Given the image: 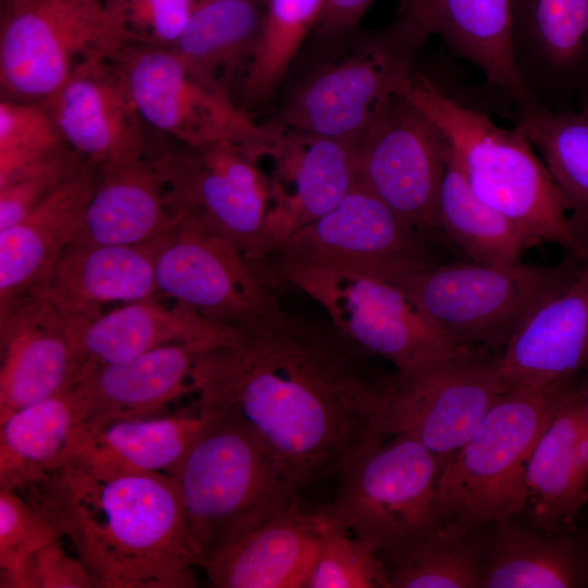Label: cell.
<instances>
[{
    "instance_id": "1",
    "label": "cell",
    "mask_w": 588,
    "mask_h": 588,
    "mask_svg": "<svg viewBox=\"0 0 588 588\" xmlns=\"http://www.w3.org/2000/svg\"><path fill=\"white\" fill-rule=\"evenodd\" d=\"M330 321L278 303L204 347L192 370L201 413H229L303 490L339 476L377 436L388 378Z\"/></svg>"
},
{
    "instance_id": "2",
    "label": "cell",
    "mask_w": 588,
    "mask_h": 588,
    "mask_svg": "<svg viewBox=\"0 0 588 588\" xmlns=\"http://www.w3.org/2000/svg\"><path fill=\"white\" fill-rule=\"evenodd\" d=\"M19 492L73 544L97 588H189L200 567L174 480L64 463Z\"/></svg>"
},
{
    "instance_id": "3",
    "label": "cell",
    "mask_w": 588,
    "mask_h": 588,
    "mask_svg": "<svg viewBox=\"0 0 588 588\" xmlns=\"http://www.w3.org/2000/svg\"><path fill=\"white\" fill-rule=\"evenodd\" d=\"M400 94L436 125L480 200L512 220L536 245L553 243L588 260V243L576 230L564 196L518 124L499 126L416 70Z\"/></svg>"
},
{
    "instance_id": "4",
    "label": "cell",
    "mask_w": 588,
    "mask_h": 588,
    "mask_svg": "<svg viewBox=\"0 0 588 588\" xmlns=\"http://www.w3.org/2000/svg\"><path fill=\"white\" fill-rule=\"evenodd\" d=\"M203 414L207 422L168 474L201 568L299 503L302 491L243 420L229 413Z\"/></svg>"
},
{
    "instance_id": "5",
    "label": "cell",
    "mask_w": 588,
    "mask_h": 588,
    "mask_svg": "<svg viewBox=\"0 0 588 588\" xmlns=\"http://www.w3.org/2000/svg\"><path fill=\"white\" fill-rule=\"evenodd\" d=\"M396 17L388 26L313 45L315 56L271 120L291 130L357 142L414 72L422 46Z\"/></svg>"
},
{
    "instance_id": "6",
    "label": "cell",
    "mask_w": 588,
    "mask_h": 588,
    "mask_svg": "<svg viewBox=\"0 0 588 588\" xmlns=\"http://www.w3.org/2000/svg\"><path fill=\"white\" fill-rule=\"evenodd\" d=\"M575 378L543 388H509L499 395L440 471L443 523L476 531L526 509L529 456Z\"/></svg>"
},
{
    "instance_id": "7",
    "label": "cell",
    "mask_w": 588,
    "mask_h": 588,
    "mask_svg": "<svg viewBox=\"0 0 588 588\" xmlns=\"http://www.w3.org/2000/svg\"><path fill=\"white\" fill-rule=\"evenodd\" d=\"M586 261L567 254L553 266L433 265L391 283L454 345L500 353L540 305L576 280Z\"/></svg>"
},
{
    "instance_id": "8",
    "label": "cell",
    "mask_w": 588,
    "mask_h": 588,
    "mask_svg": "<svg viewBox=\"0 0 588 588\" xmlns=\"http://www.w3.org/2000/svg\"><path fill=\"white\" fill-rule=\"evenodd\" d=\"M377 436L339 475L334 497L317 507L388 560L443 524L438 504L441 467L416 439Z\"/></svg>"
},
{
    "instance_id": "9",
    "label": "cell",
    "mask_w": 588,
    "mask_h": 588,
    "mask_svg": "<svg viewBox=\"0 0 588 588\" xmlns=\"http://www.w3.org/2000/svg\"><path fill=\"white\" fill-rule=\"evenodd\" d=\"M131 42L118 0H21L0 28L2 98L44 101L78 69Z\"/></svg>"
},
{
    "instance_id": "10",
    "label": "cell",
    "mask_w": 588,
    "mask_h": 588,
    "mask_svg": "<svg viewBox=\"0 0 588 588\" xmlns=\"http://www.w3.org/2000/svg\"><path fill=\"white\" fill-rule=\"evenodd\" d=\"M179 215L194 218L260 268L283 235L270 179L250 151L233 142L152 149Z\"/></svg>"
},
{
    "instance_id": "11",
    "label": "cell",
    "mask_w": 588,
    "mask_h": 588,
    "mask_svg": "<svg viewBox=\"0 0 588 588\" xmlns=\"http://www.w3.org/2000/svg\"><path fill=\"white\" fill-rule=\"evenodd\" d=\"M267 269L273 284L285 283L313 298L348 341L390 362L396 372L438 364L460 347L391 282L291 262H271Z\"/></svg>"
},
{
    "instance_id": "12",
    "label": "cell",
    "mask_w": 588,
    "mask_h": 588,
    "mask_svg": "<svg viewBox=\"0 0 588 588\" xmlns=\"http://www.w3.org/2000/svg\"><path fill=\"white\" fill-rule=\"evenodd\" d=\"M145 124L184 146L229 140L257 156L272 133L220 85L200 76L169 47L128 42L113 57Z\"/></svg>"
},
{
    "instance_id": "13",
    "label": "cell",
    "mask_w": 588,
    "mask_h": 588,
    "mask_svg": "<svg viewBox=\"0 0 588 588\" xmlns=\"http://www.w3.org/2000/svg\"><path fill=\"white\" fill-rule=\"evenodd\" d=\"M499 354L460 346L443 362L388 377L380 431L416 439L442 469L509 389Z\"/></svg>"
},
{
    "instance_id": "14",
    "label": "cell",
    "mask_w": 588,
    "mask_h": 588,
    "mask_svg": "<svg viewBox=\"0 0 588 588\" xmlns=\"http://www.w3.org/2000/svg\"><path fill=\"white\" fill-rule=\"evenodd\" d=\"M428 236L356 183L335 208L289 235L267 265L301 264L391 282L437 265Z\"/></svg>"
},
{
    "instance_id": "15",
    "label": "cell",
    "mask_w": 588,
    "mask_h": 588,
    "mask_svg": "<svg viewBox=\"0 0 588 588\" xmlns=\"http://www.w3.org/2000/svg\"><path fill=\"white\" fill-rule=\"evenodd\" d=\"M154 245L158 294L211 322L242 324L279 303L262 268L189 216Z\"/></svg>"
},
{
    "instance_id": "16",
    "label": "cell",
    "mask_w": 588,
    "mask_h": 588,
    "mask_svg": "<svg viewBox=\"0 0 588 588\" xmlns=\"http://www.w3.org/2000/svg\"><path fill=\"white\" fill-rule=\"evenodd\" d=\"M445 171V144L431 120L394 94L356 146V183L409 226L430 235Z\"/></svg>"
},
{
    "instance_id": "17",
    "label": "cell",
    "mask_w": 588,
    "mask_h": 588,
    "mask_svg": "<svg viewBox=\"0 0 588 588\" xmlns=\"http://www.w3.org/2000/svg\"><path fill=\"white\" fill-rule=\"evenodd\" d=\"M42 102L66 146L97 169L140 159L151 148L112 58L78 69Z\"/></svg>"
},
{
    "instance_id": "18",
    "label": "cell",
    "mask_w": 588,
    "mask_h": 588,
    "mask_svg": "<svg viewBox=\"0 0 588 588\" xmlns=\"http://www.w3.org/2000/svg\"><path fill=\"white\" fill-rule=\"evenodd\" d=\"M0 419L74 387L83 364L72 330L45 296L0 315Z\"/></svg>"
},
{
    "instance_id": "19",
    "label": "cell",
    "mask_w": 588,
    "mask_h": 588,
    "mask_svg": "<svg viewBox=\"0 0 588 588\" xmlns=\"http://www.w3.org/2000/svg\"><path fill=\"white\" fill-rule=\"evenodd\" d=\"M512 47L534 101L559 111L588 77V0H512Z\"/></svg>"
},
{
    "instance_id": "20",
    "label": "cell",
    "mask_w": 588,
    "mask_h": 588,
    "mask_svg": "<svg viewBox=\"0 0 588 588\" xmlns=\"http://www.w3.org/2000/svg\"><path fill=\"white\" fill-rule=\"evenodd\" d=\"M258 159L271 181L284 240L335 208L356 184L357 142L314 135L273 121ZM283 240V242H284Z\"/></svg>"
},
{
    "instance_id": "21",
    "label": "cell",
    "mask_w": 588,
    "mask_h": 588,
    "mask_svg": "<svg viewBox=\"0 0 588 588\" xmlns=\"http://www.w3.org/2000/svg\"><path fill=\"white\" fill-rule=\"evenodd\" d=\"M396 17L421 41L438 36L515 105L536 102L515 65L512 0H399Z\"/></svg>"
},
{
    "instance_id": "22",
    "label": "cell",
    "mask_w": 588,
    "mask_h": 588,
    "mask_svg": "<svg viewBox=\"0 0 588 588\" xmlns=\"http://www.w3.org/2000/svg\"><path fill=\"white\" fill-rule=\"evenodd\" d=\"M86 162L15 223L0 230V315L41 296L73 243L97 180Z\"/></svg>"
},
{
    "instance_id": "23",
    "label": "cell",
    "mask_w": 588,
    "mask_h": 588,
    "mask_svg": "<svg viewBox=\"0 0 588 588\" xmlns=\"http://www.w3.org/2000/svg\"><path fill=\"white\" fill-rule=\"evenodd\" d=\"M340 528L317 506L299 502L203 568L217 588H304L319 549Z\"/></svg>"
},
{
    "instance_id": "24",
    "label": "cell",
    "mask_w": 588,
    "mask_h": 588,
    "mask_svg": "<svg viewBox=\"0 0 588 588\" xmlns=\"http://www.w3.org/2000/svg\"><path fill=\"white\" fill-rule=\"evenodd\" d=\"M154 243H72L59 258L41 296L71 328L99 317L109 304L157 297Z\"/></svg>"
},
{
    "instance_id": "25",
    "label": "cell",
    "mask_w": 588,
    "mask_h": 588,
    "mask_svg": "<svg viewBox=\"0 0 588 588\" xmlns=\"http://www.w3.org/2000/svg\"><path fill=\"white\" fill-rule=\"evenodd\" d=\"M588 364V260L576 280L540 305L499 354L509 388L574 379Z\"/></svg>"
},
{
    "instance_id": "26",
    "label": "cell",
    "mask_w": 588,
    "mask_h": 588,
    "mask_svg": "<svg viewBox=\"0 0 588 588\" xmlns=\"http://www.w3.org/2000/svg\"><path fill=\"white\" fill-rule=\"evenodd\" d=\"M98 171L73 243L151 244L181 217L151 148L140 159Z\"/></svg>"
},
{
    "instance_id": "27",
    "label": "cell",
    "mask_w": 588,
    "mask_h": 588,
    "mask_svg": "<svg viewBox=\"0 0 588 588\" xmlns=\"http://www.w3.org/2000/svg\"><path fill=\"white\" fill-rule=\"evenodd\" d=\"M576 379L526 468L530 524L548 532L565 531L588 499V418Z\"/></svg>"
},
{
    "instance_id": "28",
    "label": "cell",
    "mask_w": 588,
    "mask_h": 588,
    "mask_svg": "<svg viewBox=\"0 0 588 588\" xmlns=\"http://www.w3.org/2000/svg\"><path fill=\"white\" fill-rule=\"evenodd\" d=\"M206 346L170 344L87 370L77 382L87 406L84 426L161 415L170 403L193 392L192 370Z\"/></svg>"
},
{
    "instance_id": "29",
    "label": "cell",
    "mask_w": 588,
    "mask_h": 588,
    "mask_svg": "<svg viewBox=\"0 0 588 588\" xmlns=\"http://www.w3.org/2000/svg\"><path fill=\"white\" fill-rule=\"evenodd\" d=\"M231 328L211 322L183 304L168 306L151 297L105 311L71 330L83 375L170 344L211 345L226 336Z\"/></svg>"
},
{
    "instance_id": "30",
    "label": "cell",
    "mask_w": 588,
    "mask_h": 588,
    "mask_svg": "<svg viewBox=\"0 0 588 588\" xmlns=\"http://www.w3.org/2000/svg\"><path fill=\"white\" fill-rule=\"evenodd\" d=\"M207 419L195 405L193 411L168 416L118 419L98 427L83 425L62 464L100 475L169 474Z\"/></svg>"
},
{
    "instance_id": "31",
    "label": "cell",
    "mask_w": 588,
    "mask_h": 588,
    "mask_svg": "<svg viewBox=\"0 0 588 588\" xmlns=\"http://www.w3.org/2000/svg\"><path fill=\"white\" fill-rule=\"evenodd\" d=\"M588 587V537L548 532L513 518L483 538L478 588Z\"/></svg>"
},
{
    "instance_id": "32",
    "label": "cell",
    "mask_w": 588,
    "mask_h": 588,
    "mask_svg": "<svg viewBox=\"0 0 588 588\" xmlns=\"http://www.w3.org/2000/svg\"><path fill=\"white\" fill-rule=\"evenodd\" d=\"M86 418L76 383L0 419V489L19 491L60 466Z\"/></svg>"
},
{
    "instance_id": "33",
    "label": "cell",
    "mask_w": 588,
    "mask_h": 588,
    "mask_svg": "<svg viewBox=\"0 0 588 588\" xmlns=\"http://www.w3.org/2000/svg\"><path fill=\"white\" fill-rule=\"evenodd\" d=\"M267 4L268 0H196L170 48L194 72L232 95L255 53Z\"/></svg>"
},
{
    "instance_id": "34",
    "label": "cell",
    "mask_w": 588,
    "mask_h": 588,
    "mask_svg": "<svg viewBox=\"0 0 588 588\" xmlns=\"http://www.w3.org/2000/svg\"><path fill=\"white\" fill-rule=\"evenodd\" d=\"M434 229L474 262L516 264L536 246L512 220L474 194L446 147Z\"/></svg>"
},
{
    "instance_id": "35",
    "label": "cell",
    "mask_w": 588,
    "mask_h": 588,
    "mask_svg": "<svg viewBox=\"0 0 588 588\" xmlns=\"http://www.w3.org/2000/svg\"><path fill=\"white\" fill-rule=\"evenodd\" d=\"M517 114L516 124L542 159L588 243V119L577 111H550L538 105Z\"/></svg>"
},
{
    "instance_id": "36",
    "label": "cell",
    "mask_w": 588,
    "mask_h": 588,
    "mask_svg": "<svg viewBox=\"0 0 588 588\" xmlns=\"http://www.w3.org/2000/svg\"><path fill=\"white\" fill-rule=\"evenodd\" d=\"M323 0H268L260 38L238 87L248 112L270 102L308 39Z\"/></svg>"
},
{
    "instance_id": "37",
    "label": "cell",
    "mask_w": 588,
    "mask_h": 588,
    "mask_svg": "<svg viewBox=\"0 0 588 588\" xmlns=\"http://www.w3.org/2000/svg\"><path fill=\"white\" fill-rule=\"evenodd\" d=\"M452 523L384 560L390 588H477L483 538Z\"/></svg>"
},
{
    "instance_id": "38",
    "label": "cell",
    "mask_w": 588,
    "mask_h": 588,
    "mask_svg": "<svg viewBox=\"0 0 588 588\" xmlns=\"http://www.w3.org/2000/svg\"><path fill=\"white\" fill-rule=\"evenodd\" d=\"M64 148L42 101H0V183L15 172Z\"/></svg>"
},
{
    "instance_id": "39",
    "label": "cell",
    "mask_w": 588,
    "mask_h": 588,
    "mask_svg": "<svg viewBox=\"0 0 588 588\" xmlns=\"http://www.w3.org/2000/svg\"><path fill=\"white\" fill-rule=\"evenodd\" d=\"M304 588H390L378 552L340 528L322 543Z\"/></svg>"
},
{
    "instance_id": "40",
    "label": "cell",
    "mask_w": 588,
    "mask_h": 588,
    "mask_svg": "<svg viewBox=\"0 0 588 588\" xmlns=\"http://www.w3.org/2000/svg\"><path fill=\"white\" fill-rule=\"evenodd\" d=\"M61 537L58 528L19 492L0 489V587L15 588L35 552Z\"/></svg>"
},
{
    "instance_id": "41",
    "label": "cell",
    "mask_w": 588,
    "mask_h": 588,
    "mask_svg": "<svg viewBox=\"0 0 588 588\" xmlns=\"http://www.w3.org/2000/svg\"><path fill=\"white\" fill-rule=\"evenodd\" d=\"M85 163L83 158L68 147L23 168L1 182L0 230L26 216Z\"/></svg>"
},
{
    "instance_id": "42",
    "label": "cell",
    "mask_w": 588,
    "mask_h": 588,
    "mask_svg": "<svg viewBox=\"0 0 588 588\" xmlns=\"http://www.w3.org/2000/svg\"><path fill=\"white\" fill-rule=\"evenodd\" d=\"M131 42L172 47L196 0H118Z\"/></svg>"
},
{
    "instance_id": "43",
    "label": "cell",
    "mask_w": 588,
    "mask_h": 588,
    "mask_svg": "<svg viewBox=\"0 0 588 588\" xmlns=\"http://www.w3.org/2000/svg\"><path fill=\"white\" fill-rule=\"evenodd\" d=\"M62 538V537H61ZM58 538L35 552L21 573L15 588H94L84 563L68 554Z\"/></svg>"
},
{
    "instance_id": "44",
    "label": "cell",
    "mask_w": 588,
    "mask_h": 588,
    "mask_svg": "<svg viewBox=\"0 0 588 588\" xmlns=\"http://www.w3.org/2000/svg\"><path fill=\"white\" fill-rule=\"evenodd\" d=\"M373 1L323 0L307 41L311 40L313 45L328 44L354 32Z\"/></svg>"
},
{
    "instance_id": "45",
    "label": "cell",
    "mask_w": 588,
    "mask_h": 588,
    "mask_svg": "<svg viewBox=\"0 0 588 588\" xmlns=\"http://www.w3.org/2000/svg\"><path fill=\"white\" fill-rule=\"evenodd\" d=\"M576 387L588 418V364L577 375Z\"/></svg>"
},
{
    "instance_id": "46",
    "label": "cell",
    "mask_w": 588,
    "mask_h": 588,
    "mask_svg": "<svg viewBox=\"0 0 588 588\" xmlns=\"http://www.w3.org/2000/svg\"><path fill=\"white\" fill-rule=\"evenodd\" d=\"M579 107L577 112L588 119V77L579 90Z\"/></svg>"
},
{
    "instance_id": "47",
    "label": "cell",
    "mask_w": 588,
    "mask_h": 588,
    "mask_svg": "<svg viewBox=\"0 0 588 588\" xmlns=\"http://www.w3.org/2000/svg\"><path fill=\"white\" fill-rule=\"evenodd\" d=\"M19 1H21V0H5V7L13 5V4L17 3Z\"/></svg>"
}]
</instances>
